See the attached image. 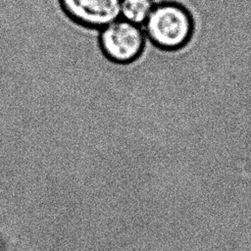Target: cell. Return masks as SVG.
<instances>
[{"label": "cell", "instance_id": "cell-1", "mask_svg": "<svg viewBox=\"0 0 251 251\" xmlns=\"http://www.w3.org/2000/svg\"><path fill=\"white\" fill-rule=\"evenodd\" d=\"M143 29L151 43L163 51H177L186 46L194 32L190 11L176 2L155 4Z\"/></svg>", "mask_w": 251, "mask_h": 251}, {"label": "cell", "instance_id": "cell-4", "mask_svg": "<svg viewBox=\"0 0 251 251\" xmlns=\"http://www.w3.org/2000/svg\"><path fill=\"white\" fill-rule=\"evenodd\" d=\"M154 6L153 0H122L120 18L132 24L143 25Z\"/></svg>", "mask_w": 251, "mask_h": 251}, {"label": "cell", "instance_id": "cell-3", "mask_svg": "<svg viewBox=\"0 0 251 251\" xmlns=\"http://www.w3.org/2000/svg\"><path fill=\"white\" fill-rule=\"evenodd\" d=\"M65 14L75 24L101 29L120 18L122 0H59Z\"/></svg>", "mask_w": 251, "mask_h": 251}, {"label": "cell", "instance_id": "cell-2", "mask_svg": "<svg viewBox=\"0 0 251 251\" xmlns=\"http://www.w3.org/2000/svg\"><path fill=\"white\" fill-rule=\"evenodd\" d=\"M145 41L143 27L122 18L101 28L98 37L103 55L119 65L136 61L144 51Z\"/></svg>", "mask_w": 251, "mask_h": 251}]
</instances>
